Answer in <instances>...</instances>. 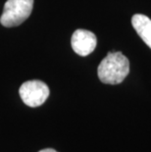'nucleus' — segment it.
Listing matches in <instances>:
<instances>
[{
    "mask_svg": "<svg viewBox=\"0 0 151 152\" xmlns=\"http://www.w3.org/2000/svg\"><path fill=\"white\" fill-rule=\"evenodd\" d=\"M73 50L80 56H88L97 45V38L96 35L89 31L86 30H77L72 35L71 39Z\"/></svg>",
    "mask_w": 151,
    "mask_h": 152,
    "instance_id": "20e7f679",
    "label": "nucleus"
},
{
    "mask_svg": "<svg viewBox=\"0 0 151 152\" xmlns=\"http://www.w3.org/2000/svg\"><path fill=\"white\" fill-rule=\"evenodd\" d=\"M38 152H57V151L52 149V148H45V149H42V150H40Z\"/></svg>",
    "mask_w": 151,
    "mask_h": 152,
    "instance_id": "423d86ee",
    "label": "nucleus"
},
{
    "mask_svg": "<svg viewBox=\"0 0 151 152\" xmlns=\"http://www.w3.org/2000/svg\"><path fill=\"white\" fill-rule=\"evenodd\" d=\"M131 25L140 38L151 48V19L142 14H136L131 18Z\"/></svg>",
    "mask_w": 151,
    "mask_h": 152,
    "instance_id": "39448f33",
    "label": "nucleus"
},
{
    "mask_svg": "<svg viewBox=\"0 0 151 152\" xmlns=\"http://www.w3.org/2000/svg\"><path fill=\"white\" fill-rule=\"evenodd\" d=\"M19 93L26 105L38 107L42 105L49 96V87L41 80H28L21 86Z\"/></svg>",
    "mask_w": 151,
    "mask_h": 152,
    "instance_id": "7ed1b4c3",
    "label": "nucleus"
},
{
    "mask_svg": "<svg viewBox=\"0 0 151 152\" xmlns=\"http://www.w3.org/2000/svg\"><path fill=\"white\" fill-rule=\"evenodd\" d=\"M130 73V62L122 52H109L98 66L99 80L106 85H119Z\"/></svg>",
    "mask_w": 151,
    "mask_h": 152,
    "instance_id": "f257e3e1",
    "label": "nucleus"
},
{
    "mask_svg": "<svg viewBox=\"0 0 151 152\" xmlns=\"http://www.w3.org/2000/svg\"><path fill=\"white\" fill-rule=\"evenodd\" d=\"M33 6L34 0H7L0 23L6 28L17 27L30 17Z\"/></svg>",
    "mask_w": 151,
    "mask_h": 152,
    "instance_id": "f03ea898",
    "label": "nucleus"
}]
</instances>
